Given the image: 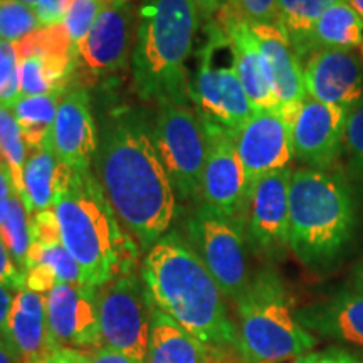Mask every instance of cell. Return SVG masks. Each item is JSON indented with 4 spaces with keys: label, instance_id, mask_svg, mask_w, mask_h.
Instances as JSON below:
<instances>
[{
    "label": "cell",
    "instance_id": "cb8c5ba5",
    "mask_svg": "<svg viewBox=\"0 0 363 363\" xmlns=\"http://www.w3.org/2000/svg\"><path fill=\"white\" fill-rule=\"evenodd\" d=\"M72 172L74 170L56 157L49 142L40 148L30 150L24 169V190L21 195L29 216L54 207L57 195L69 185Z\"/></svg>",
    "mask_w": 363,
    "mask_h": 363
},
{
    "label": "cell",
    "instance_id": "e0dca14e",
    "mask_svg": "<svg viewBox=\"0 0 363 363\" xmlns=\"http://www.w3.org/2000/svg\"><path fill=\"white\" fill-rule=\"evenodd\" d=\"M234 138L246 172L247 189L261 177L289 169L293 162L291 128L279 111H254Z\"/></svg>",
    "mask_w": 363,
    "mask_h": 363
},
{
    "label": "cell",
    "instance_id": "f1b7e54d",
    "mask_svg": "<svg viewBox=\"0 0 363 363\" xmlns=\"http://www.w3.org/2000/svg\"><path fill=\"white\" fill-rule=\"evenodd\" d=\"M65 93L43 94V96H24L13 104L12 113L24 136L27 150L40 148L51 136L57 106Z\"/></svg>",
    "mask_w": 363,
    "mask_h": 363
},
{
    "label": "cell",
    "instance_id": "681fc988",
    "mask_svg": "<svg viewBox=\"0 0 363 363\" xmlns=\"http://www.w3.org/2000/svg\"><path fill=\"white\" fill-rule=\"evenodd\" d=\"M358 56H360V61H362V67H363V44L358 48Z\"/></svg>",
    "mask_w": 363,
    "mask_h": 363
},
{
    "label": "cell",
    "instance_id": "c3c4849f",
    "mask_svg": "<svg viewBox=\"0 0 363 363\" xmlns=\"http://www.w3.org/2000/svg\"><path fill=\"white\" fill-rule=\"evenodd\" d=\"M21 2H24V4H27V6L29 7H35V2H38V0H21Z\"/></svg>",
    "mask_w": 363,
    "mask_h": 363
},
{
    "label": "cell",
    "instance_id": "f6af8a7d",
    "mask_svg": "<svg viewBox=\"0 0 363 363\" xmlns=\"http://www.w3.org/2000/svg\"><path fill=\"white\" fill-rule=\"evenodd\" d=\"M0 363H21L19 357L12 350L6 338L0 337Z\"/></svg>",
    "mask_w": 363,
    "mask_h": 363
},
{
    "label": "cell",
    "instance_id": "52a82bcc",
    "mask_svg": "<svg viewBox=\"0 0 363 363\" xmlns=\"http://www.w3.org/2000/svg\"><path fill=\"white\" fill-rule=\"evenodd\" d=\"M189 99L206 123L234 135L254 113L235 71L233 45L217 21L208 26L207 40L199 54V67L189 84Z\"/></svg>",
    "mask_w": 363,
    "mask_h": 363
},
{
    "label": "cell",
    "instance_id": "7c38bea8",
    "mask_svg": "<svg viewBox=\"0 0 363 363\" xmlns=\"http://www.w3.org/2000/svg\"><path fill=\"white\" fill-rule=\"evenodd\" d=\"M21 98L66 93L78 51L65 26L40 27L16 43Z\"/></svg>",
    "mask_w": 363,
    "mask_h": 363
},
{
    "label": "cell",
    "instance_id": "5bb4252c",
    "mask_svg": "<svg viewBox=\"0 0 363 363\" xmlns=\"http://www.w3.org/2000/svg\"><path fill=\"white\" fill-rule=\"evenodd\" d=\"M45 320L59 350H96L103 347L96 288L86 284L54 286L45 294Z\"/></svg>",
    "mask_w": 363,
    "mask_h": 363
},
{
    "label": "cell",
    "instance_id": "b9f144b4",
    "mask_svg": "<svg viewBox=\"0 0 363 363\" xmlns=\"http://www.w3.org/2000/svg\"><path fill=\"white\" fill-rule=\"evenodd\" d=\"M13 296H16V294H13L12 289H9L6 286L0 284V337L2 338L7 331V323H9V316H11Z\"/></svg>",
    "mask_w": 363,
    "mask_h": 363
},
{
    "label": "cell",
    "instance_id": "ba28073f",
    "mask_svg": "<svg viewBox=\"0 0 363 363\" xmlns=\"http://www.w3.org/2000/svg\"><path fill=\"white\" fill-rule=\"evenodd\" d=\"M152 136L177 199L199 203L208 150L202 118L189 103H162L158 104Z\"/></svg>",
    "mask_w": 363,
    "mask_h": 363
},
{
    "label": "cell",
    "instance_id": "816d5d0a",
    "mask_svg": "<svg viewBox=\"0 0 363 363\" xmlns=\"http://www.w3.org/2000/svg\"><path fill=\"white\" fill-rule=\"evenodd\" d=\"M0 158H2V157H0Z\"/></svg>",
    "mask_w": 363,
    "mask_h": 363
},
{
    "label": "cell",
    "instance_id": "484cf974",
    "mask_svg": "<svg viewBox=\"0 0 363 363\" xmlns=\"http://www.w3.org/2000/svg\"><path fill=\"white\" fill-rule=\"evenodd\" d=\"M57 284H83L79 264L61 239L33 240L26 261V288L45 296Z\"/></svg>",
    "mask_w": 363,
    "mask_h": 363
},
{
    "label": "cell",
    "instance_id": "7402d4cb",
    "mask_svg": "<svg viewBox=\"0 0 363 363\" xmlns=\"http://www.w3.org/2000/svg\"><path fill=\"white\" fill-rule=\"evenodd\" d=\"M21 363H48L59 348L45 320V296L24 288L16 293L4 335Z\"/></svg>",
    "mask_w": 363,
    "mask_h": 363
},
{
    "label": "cell",
    "instance_id": "4316f807",
    "mask_svg": "<svg viewBox=\"0 0 363 363\" xmlns=\"http://www.w3.org/2000/svg\"><path fill=\"white\" fill-rule=\"evenodd\" d=\"M363 44V21L347 0H337L323 12L313 29L310 51H355ZM310 54V56H311Z\"/></svg>",
    "mask_w": 363,
    "mask_h": 363
},
{
    "label": "cell",
    "instance_id": "d6986e66",
    "mask_svg": "<svg viewBox=\"0 0 363 363\" xmlns=\"http://www.w3.org/2000/svg\"><path fill=\"white\" fill-rule=\"evenodd\" d=\"M45 142L69 169L91 170L98 152V128L91 113L89 96L83 88H69L62 94L51 136Z\"/></svg>",
    "mask_w": 363,
    "mask_h": 363
},
{
    "label": "cell",
    "instance_id": "7dc6e473",
    "mask_svg": "<svg viewBox=\"0 0 363 363\" xmlns=\"http://www.w3.org/2000/svg\"><path fill=\"white\" fill-rule=\"evenodd\" d=\"M348 4H350L353 11L358 13V17L363 21V0H347Z\"/></svg>",
    "mask_w": 363,
    "mask_h": 363
},
{
    "label": "cell",
    "instance_id": "d6a6232c",
    "mask_svg": "<svg viewBox=\"0 0 363 363\" xmlns=\"http://www.w3.org/2000/svg\"><path fill=\"white\" fill-rule=\"evenodd\" d=\"M106 2L108 0H72L62 26L66 27L67 35L76 48L88 38Z\"/></svg>",
    "mask_w": 363,
    "mask_h": 363
},
{
    "label": "cell",
    "instance_id": "8992f818",
    "mask_svg": "<svg viewBox=\"0 0 363 363\" xmlns=\"http://www.w3.org/2000/svg\"><path fill=\"white\" fill-rule=\"evenodd\" d=\"M235 348L246 363L298 360L318 340L299 323L293 298L272 269H261L238 299Z\"/></svg>",
    "mask_w": 363,
    "mask_h": 363
},
{
    "label": "cell",
    "instance_id": "ee69618b",
    "mask_svg": "<svg viewBox=\"0 0 363 363\" xmlns=\"http://www.w3.org/2000/svg\"><path fill=\"white\" fill-rule=\"evenodd\" d=\"M86 358L88 355L81 353L78 350H66V348H61L51 357V360L48 363H86Z\"/></svg>",
    "mask_w": 363,
    "mask_h": 363
},
{
    "label": "cell",
    "instance_id": "ab89813d",
    "mask_svg": "<svg viewBox=\"0 0 363 363\" xmlns=\"http://www.w3.org/2000/svg\"><path fill=\"white\" fill-rule=\"evenodd\" d=\"M13 192H16V190H13L11 170H9L7 163L0 158V225H2L4 219H6L9 203H11Z\"/></svg>",
    "mask_w": 363,
    "mask_h": 363
},
{
    "label": "cell",
    "instance_id": "1f68e13d",
    "mask_svg": "<svg viewBox=\"0 0 363 363\" xmlns=\"http://www.w3.org/2000/svg\"><path fill=\"white\" fill-rule=\"evenodd\" d=\"M40 29L35 11L21 0H0V40L19 43Z\"/></svg>",
    "mask_w": 363,
    "mask_h": 363
},
{
    "label": "cell",
    "instance_id": "44dd1931",
    "mask_svg": "<svg viewBox=\"0 0 363 363\" xmlns=\"http://www.w3.org/2000/svg\"><path fill=\"white\" fill-rule=\"evenodd\" d=\"M217 22L233 45L235 71L249 101L254 106V111H279V103L272 89L259 40L254 34L251 24L239 19L227 7L217 13Z\"/></svg>",
    "mask_w": 363,
    "mask_h": 363
},
{
    "label": "cell",
    "instance_id": "30bf717a",
    "mask_svg": "<svg viewBox=\"0 0 363 363\" xmlns=\"http://www.w3.org/2000/svg\"><path fill=\"white\" fill-rule=\"evenodd\" d=\"M98 311L103 347L145 363L153 305L143 281L128 272L101 286Z\"/></svg>",
    "mask_w": 363,
    "mask_h": 363
},
{
    "label": "cell",
    "instance_id": "ffe728a7",
    "mask_svg": "<svg viewBox=\"0 0 363 363\" xmlns=\"http://www.w3.org/2000/svg\"><path fill=\"white\" fill-rule=\"evenodd\" d=\"M259 40L267 72L279 103V113L291 128L299 108L308 98L301 59L276 24H251Z\"/></svg>",
    "mask_w": 363,
    "mask_h": 363
},
{
    "label": "cell",
    "instance_id": "f35d334b",
    "mask_svg": "<svg viewBox=\"0 0 363 363\" xmlns=\"http://www.w3.org/2000/svg\"><path fill=\"white\" fill-rule=\"evenodd\" d=\"M294 363H363V355L338 347H330L326 350L306 353L294 360Z\"/></svg>",
    "mask_w": 363,
    "mask_h": 363
},
{
    "label": "cell",
    "instance_id": "ac0fdd59",
    "mask_svg": "<svg viewBox=\"0 0 363 363\" xmlns=\"http://www.w3.org/2000/svg\"><path fill=\"white\" fill-rule=\"evenodd\" d=\"M308 98L350 111L363 101V67L357 51H316L303 66Z\"/></svg>",
    "mask_w": 363,
    "mask_h": 363
},
{
    "label": "cell",
    "instance_id": "f546056e",
    "mask_svg": "<svg viewBox=\"0 0 363 363\" xmlns=\"http://www.w3.org/2000/svg\"><path fill=\"white\" fill-rule=\"evenodd\" d=\"M0 157L7 163L12 175L13 190L21 197L24 190V169L29 150L12 110L4 104H0Z\"/></svg>",
    "mask_w": 363,
    "mask_h": 363
},
{
    "label": "cell",
    "instance_id": "603a6c76",
    "mask_svg": "<svg viewBox=\"0 0 363 363\" xmlns=\"http://www.w3.org/2000/svg\"><path fill=\"white\" fill-rule=\"evenodd\" d=\"M299 323L321 338L363 347V293L340 289L298 310Z\"/></svg>",
    "mask_w": 363,
    "mask_h": 363
},
{
    "label": "cell",
    "instance_id": "7a4b0ae2",
    "mask_svg": "<svg viewBox=\"0 0 363 363\" xmlns=\"http://www.w3.org/2000/svg\"><path fill=\"white\" fill-rule=\"evenodd\" d=\"M142 278L153 308L214 348L234 345L238 328L225 296L201 257L179 233L165 234L148 249Z\"/></svg>",
    "mask_w": 363,
    "mask_h": 363
},
{
    "label": "cell",
    "instance_id": "e575fe53",
    "mask_svg": "<svg viewBox=\"0 0 363 363\" xmlns=\"http://www.w3.org/2000/svg\"><path fill=\"white\" fill-rule=\"evenodd\" d=\"M343 152L347 153L352 170L363 177V101L347 115Z\"/></svg>",
    "mask_w": 363,
    "mask_h": 363
},
{
    "label": "cell",
    "instance_id": "277c9868",
    "mask_svg": "<svg viewBox=\"0 0 363 363\" xmlns=\"http://www.w3.org/2000/svg\"><path fill=\"white\" fill-rule=\"evenodd\" d=\"M52 208L62 244L81 267L83 284L99 289L131 272L138 249L104 197L94 172H72Z\"/></svg>",
    "mask_w": 363,
    "mask_h": 363
},
{
    "label": "cell",
    "instance_id": "60d3db41",
    "mask_svg": "<svg viewBox=\"0 0 363 363\" xmlns=\"http://www.w3.org/2000/svg\"><path fill=\"white\" fill-rule=\"evenodd\" d=\"M86 363H142L135 358H131L125 353L113 350V348L108 347H101L96 348L91 355L86 358Z\"/></svg>",
    "mask_w": 363,
    "mask_h": 363
},
{
    "label": "cell",
    "instance_id": "4dcf8cb0",
    "mask_svg": "<svg viewBox=\"0 0 363 363\" xmlns=\"http://www.w3.org/2000/svg\"><path fill=\"white\" fill-rule=\"evenodd\" d=\"M0 238L17 266L26 272L27 254L30 249V216L24 201L16 192L12 194L7 216L0 225Z\"/></svg>",
    "mask_w": 363,
    "mask_h": 363
},
{
    "label": "cell",
    "instance_id": "8d00e7d4",
    "mask_svg": "<svg viewBox=\"0 0 363 363\" xmlns=\"http://www.w3.org/2000/svg\"><path fill=\"white\" fill-rule=\"evenodd\" d=\"M0 284L16 293L26 288V272L13 261L2 238H0Z\"/></svg>",
    "mask_w": 363,
    "mask_h": 363
},
{
    "label": "cell",
    "instance_id": "8fae6325",
    "mask_svg": "<svg viewBox=\"0 0 363 363\" xmlns=\"http://www.w3.org/2000/svg\"><path fill=\"white\" fill-rule=\"evenodd\" d=\"M293 170L272 172L249 189L244 234L247 247L267 261H279L289 249V184Z\"/></svg>",
    "mask_w": 363,
    "mask_h": 363
},
{
    "label": "cell",
    "instance_id": "9c48e42d",
    "mask_svg": "<svg viewBox=\"0 0 363 363\" xmlns=\"http://www.w3.org/2000/svg\"><path fill=\"white\" fill-rule=\"evenodd\" d=\"M184 239L201 257L224 296L238 303L252 281L242 225L197 203L185 224Z\"/></svg>",
    "mask_w": 363,
    "mask_h": 363
},
{
    "label": "cell",
    "instance_id": "f907efd6",
    "mask_svg": "<svg viewBox=\"0 0 363 363\" xmlns=\"http://www.w3.org/2000/svg\"><path fill=\"white\" fill-rule=\"evenodd\" d=\"M108 2H110V0H108Z\"/></svg>",
    "mask_w": 363,
    "mask_h": 363
},
{
    "label": "cell",
    "instance_id": "6da1fadb",
    "mask_svg": "<svg viewBox=\"0 0 363 363\" xmlns=\"http://www.w3.org/2000/svg\"><path fill=\"white\" fill-rule=\"evenodd\" d=\"M93 162L120 224L148 251L167 234L177 214V194L152 130L131 111L111 115L99 128Z\"/></svg>",
    "mask_w": 363,
    "mask_h": 363
},
{
    "label": "cell",
    "instance_id": "d590c367",
    "mask_svg": "<svg viewBox=\"0 0 363 363\" xmlns=\"http://www.w3.org/2000/svg\"><path fill=\"white\" fill-rule=\"evenodd\" d=\"M225 7L247 24H276L278 0H227Z\"/></svg>",
    "mask_w": 363,
    "mask_h": 363
},
{
    "label": "cell",
    "instance_id": "5b68a950",
    "mask_svg": "<svg viewBox=\"0 0 363 363\" xmlns=\"http://www.w3.org/2000/svg\"><path fill=\"white\" fill-rule=\"evenodd\" d=\"M201 17L190 0H143L140 4L131 54V74L140 98L158 104L189 101L187 61Z\"/></svg>",
    "mask_w": 363,
    "mask_h": 363
},
{
    "label": "cell",
    "instance_id": "74e56055",
    "mask_svg": "<svg viewBox=\"0 0 363 363\" xmlns=\"http://www.w3.org/2000/svg\"><path fill=\"white\" fill-rule=\"evenodd\" d=\"M72 0H38L35 2V16L40 27L61 26L69 12Z\"/></svg>",
    "mask_w": 363,
    "mask_h": 363
},
{
    "label": "cell",
    "instance_id": "d4e9b609",
    "mask_svg": "<svg viewBox=\"0 0 363 363\" xmlns=\"http://www.w3.org/2000/svg\"><path fill=\"white\" fill-rule=\"evenodd\" d=\"M217 350L219 348L202 343L153 308L145 363H220Z\"/></svg>",
    "mask_w": 363,
    "mask_h": 363
},
{
    "label": "cell",
    "instance_id": "7bdbcfd3",
    "mask_svg": "<svg viewBox=\"0 0 363 363\" xmlns=\"http://www.w3.org/2000/svg\"><path fill=\"white\" fill-rule=\"evenodd\" d=\"M190 2L194 4V7L197 9L202 17L212 19V17H216L225 7L227 0H190Z\"/></svg>",
    "mask_w": 363,
    "mask_h": 363
},
{
    "label": "cell",
    "instance_id": "bcb514c9",
    "mask_svg": "<svg viewBox=\"0 0 363 363\" xmlns=\"http://www.w3.org/2000/svg\"><path fill=\"white\" fill-rule=\"evenodd\" d=\"M355 288L363 293V262H360V266L355 271Z\"/></svg>",
    "mask_w": 363,
    "mask_h": 363
},
{
    "label": "cell",
    "instance_id": "4fadbf2b",
    "mask_svg": "<svg viewBox=\"0 0 363 363\" xmlns=\"http://www.w3.org/2000/svg\"><path fill=\"white\" fill-rule=\"evenodd\" d=\"M206 128L208 150L199 203L229 217L244 229L249 189L234 133L211 123H206Z\"/></svg>",
    "mask_w": 363,
    "mask_h": 363
},
{
    "label": "cell",
    "instance_id": "836d02e7",
    "mask_svg": "<svg viewBox=\"0 0 363 363\" xmlns=\"http://www.w3.org/2000/svg\"><path fill=\"white\" fill-rule=\"evenodd\" d=\"M19 99V57L16 44L0 40V104L12 110Z\"/></svg>",
    "mask_w": 363,
    "mask_h": 363
},
{
    "label": "cell",
    "instance_id": "9a60e30c",
    "mask_svg": "<svg viewBox=\"0 0 363 363\" xmlns=\"http://www.w3.org/2000/svg\"><path fill=\"white\" fill-rule=\"evenodd\" d=\"M136 29L138 6L133 0H110L99 12L88 38L76 48L78 61L96 74L125 69L131 62Z\"/></svg>",
    "mask_w": 363,
    "mask_h": 363
},
{
    "label": "cell",
    "instance_id": "83f0119b",
    "mask_svg": "<svg viewBox=\"0 0 363 363\" xmlns=\"http://www.w3.org/2000/svg\"><path fill=\"white\" fill-rule=\"evenodd\" d=\"M337 0H278L276 26L286 34L301 61L310 57V40L318 19Z\"/></svg>",
    "mask_w": 363,
    "mask_h": 363
},
{
    "label": "cell",
    "instance_id": "2e32d148",
    "mask_svg": "<svg viewBox=\"0 0 363 363\" xmlns=\"http://www.w3.org/2000/svg\"><path fill=\"white\" fill-rule=\"evenodd\" d=\"M348 113L306 98L291 123L293 153L308 169L331 170L342 157Z\"/></svg>",
    "mask_w": 363,
    "mask_h": 363
},
{
    "label": "cell",
    "instance_id": "3957f363",
    "mask_svg": "<svg viewBox=\"0 0 363 363\" xmlns=\"http://www.w3.org/2000/svg\"><path fill=\"white\" fill-rule=\"evenodd\" d=\"M358 230V202L350 182L333 170L298 169L289 184V249L313 271L333 269Z\"/></svg>",
    "mask_w": 363,
    "mask_h": 363
}]
</instances>
